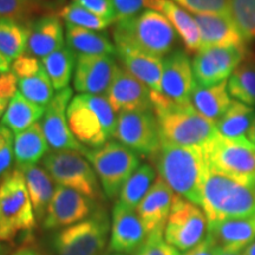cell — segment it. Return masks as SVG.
Masks as SVG:
<instances>
[{
	"instance_id": "83f0119b",
	"label": "cell",
	"mask_w": 255,
	"mask_h": 255,
	"mask_svg": "<svg viewBox=\"0 0 255 255\" xmlns=\"http://www.w3.org/2000/svg\"><path fill=\"white\" fill-rule=\"evenodd\" d=\"M66 43L76 55L116 56V46L111 43L107 33L88 30L66 24Z\"/></svg>"
},
{
	"instance_id": "f6af8a7d",
	"label": "cell",
	"mask_w": 255,
	"mask_h": 255,
	"mask_svg": "<svg viewBox=\"0 0 255 255\" xmlns=\"http://www.w3.org/2000/svg\"><path fill=\"white\" fill-rule=\"evenodd\" d=\"M18 92V78L13 72L0 75V100L9 102Z\"/></svg>"
},
{
	"instance_id": "9f6ffc18",
	"label": "cell",
	"mask_w": 255,
	"mask_h": 255,
	"mask_svg": "<svg viewBox=\"0 0 255 255\" xmlns=\"http://www.w3.org/2000/svg\"><path fill=\"white\" fill-rule=\"evenodd\" d=\"M8 103H9V102H7V101L0 100V117H1L2 115L5 114V111H6V109H7V107H8Z\"/></svg>"
},
{
	"instance_id": "d4e9b609",
	"label": "cell",
	"mask_w": 255,
	"mask_h": 255,
	"mask_svg": "<svg viewBox=\"0 0 255 255\" xmlns=\"http://www.w3.org/2000/svg\"><path fill=\"white\" fill-rule=\"evenodd\" d=\"M18 169L24 175L37 221H44L56 190L55 181L45 169L37 164L20 165Z\"/></svg>"
},
{
	"instance_id": "9c48e42d",
	"label": "cell",
	"mask_w": 255,
	"mask_h": 255,
	"mask_svg": "<svg viewBox=\"0 0 255 255\" xmlns=\"http://www.w3.org/2000/svg\"><path fill=\"white\" fill-rule=\"evenodd\" d=\"M203 151L210 169L241 183L255 184V145L248 138L231 141L218 133Z\"/></svg>"
},
{
	"instance_id": "cb8c5ba5",
	"label": "cell",
	"mask_w": 255,
	"mask_h": 255,
	"mask_svg": "<svg viewBox=\"0 0 255 255\" xmlns=\"http://www.w3.org/2000/svg\"><path fill=\"white\" fill-rule=\"evenodd\" d=\"M159 12L173 25L182 38L188 52L197 53L201 50V33L195 18L171 0H150L149 7Z\"/></svg>"
},
{
	"instance_id": "7a4b0ae2",
	"label": "cell",
	"mask_w": 255,
	"mask_h": 255,
	"mask_svg": "<svg viewBox=\"0 0 255 255\" xmlns=\"http://www.w3.org/2000/svg\"><path fill=\"white\" fill-rule=\"evenodd\" d=\"M113 37L117 50L162 58L176 43V31L163 14L145 9L135 17L116 21Z\"/></svg>"
},
{
	"instance_id": "ba28073f",
	"label": "cell",
	"mask_w": 255,
	"mask_h": 255,
	"mask_svg": "<svg viewBox=\"0 0 255 255\" xmlns=\"http://www.w3.org/2000/svg\"><path fill=\"white\" fill-rule=\"evenodd\" d=\"M110 219L98 208L83 221L59 229L52 239L55 255H101L107 246Z\"/></svg>"
},
{
	"instance_id": "11a10c76",
	"label": "cell",
	"mask_w": 255,
	"mask_h": 255,
	"mask_svg": "<svg viewBox=\"0 0 255 255\" xmlns=\"http://www.w3.org/2000/svg\"><path fill=\"white\" fill-rule=\"evenodd\" d=\"M216 255H241L240 253H234V252H229V251H226L223 250L221 247H218V252H216Z\"/></svg>"
},
{
	"instance_id": "e575fe53",
	"label": "cell",
	"mask_w": 255,
	"mask_h": 255,
	"mask_svg": "<svg viewBox=\"0 0 255 255\" xmlns=\"http://www.w3.org/2000/svg\"><path fill=\"white\" fill-rule=\"evenodd\" d=\"M155 169L149 164H142L128 178L120 193V200L123 205L136 210L144 196L155 182Z\"/></svg>"
},
{
	"instance_id": "74e56055",
	"label": "cell",
	"mask_w": 255,
	"mask_h": 255,
	"mask_svg": "<svg viewBox=\"0 0 255 255\" xmlns=\"http://www.w3.org/2000/svg\"><path fill=\"white\" fill-rule=\"evenodd\" d=\"M229 14L245 41L255 39V0H229Z\"/></svg>"
},
{
	"instance_id": "6da1fadb",
	"label": "cell",
	"mask_w": 255,
	"mask_h": 255,
	"mask_svg": "<svg viewBox=\"0 0 255 255\" xmlns=\"http://www.w3.org/2000/svg\"><path fill=\"white\" fill-rule=\"evenodd\" d=\"M151 158L159 177L171 188L175 195L201 206L202 186L208 170L202 148L161 142L158 151Z\"/></svg>"
},
{
	"instance_id": "4fadbf2b",
	"label": "cell",
	"mask_w": 255,
	"mask_h": 255,
	"mask_svg": "<svg viewBox=\"0 0 255 255\" xmlns=\"http://www.w3.org/2000/svg\"><path fill=\"white\" fill-rule=\"evenodd\" d=\"M250 50L246 44L201 49L191 62L197 85L212 87L227 81L234 70L246 58Z\"/></svg>"
},
{
	"instance_id": "f546056e",
	"label": "cell",
	"mask_w": 255,
	"mask_h": 255,
	"mask_svg": "<svg viewBox=\"0 0 255 255\" xmlns=\"http://www.w3.org/2000/svg\"><path fill=\"white\" fill-rule=\"evenodd\" d=\"M254 119V108L239 101H233L228 110L215 122L216 131L219 136L231 141L246 139Z\"/></svg>"
},
{
	"instance_id": "8992f818",
	"label": "cell",
	"mask_w": 255,
	"mask_h": 255,
	"mask_svg": "<svg viewBox=\"0 0 255 255\" xmlns=\"http://www.w3.org/2000/svg\"><path fill=\"white\" fill-rule=\"evenodd\" d=\"M36 222L24 175L17 168L0 182V241L31 237Z\"/></svg>"
},
{
	"instance_id": "4dcf8cb0",
	"label": "cell",
	"mask_w": 255,
	"mask_h": 255,
	"mask_svg": "<svg viewBox=\"0 0 255 255\" xmlns=\"http://www.w3.org/2000/svg\"><path fill=\"white\" fill-rule=\"evenodd\" d=\"M44 113L45 108L32 103L18 91L9 101L7 109L2 115L1 124L15 135L37 123Z\"/></svg>"
},
{
	"instance_id": "6f0895ef",
	"label": "cell",
	"mask_w": 255,
	"mask_h": 255,
	"mask_svg": "<svg viewBox=\"0 0 255 255\" xmlns=\"http://www.w3.org/2000/svg\"><path fill=\"white\" fill-rule=\"evenodd\" d=\"M8 247H6L1 241H0V255H7Z\"/></svg>"
},
{
	"instance_id": "2e32d148",
	"label": "cell",
	"mask_w": 255,
	"mask_h": 255,
	"mask_svg": "<svg viewBox=\"0 0 255 255\" xmlns=\"http://www.w3.org/2000/svg\"><path fill=\"white\" fill-rule=\"evenodd\" d=\"M196 82L189 57L184 51L176 50L163 59L161 95L174 104L191 103V94Z\"/></svg>"
},
{
	"instance_id": "9a60e30c",
	"label": "cell",
	"mask_w": 255,
	"mask_h": 255,
	"mask_svg": "<svg viewBox=\"0 0 255 255\" xmlns=\"http://www.w3.org/2000/svg\"><path fill=\"white\" fill-rule=\"evenodd\" d=\"M97 209L95 201L83 194L71 188L57 186L43 226L47 231L66 228L88 219Z\"/></svg>"
},
{
	"instance_id": "d6a6232c",
	"label": "cell",
	"mask_w": 255,
	"mask_h": 255,
	"mask_svg": "<svg viewBox=\"0 0 255 255\" xmlns=\"http://www.w3.org/2000/svg\"><path fill=\"white\" fill-rule=\"evenodd\" d=\"M77 55L69 46L55 51L44 59H41L44 69L52 83L56 91L69 88L73 70L76 68Z\"/></svg>"
},
{
	"instance_id": "836d02e7",
	"label": "cell",
	"mask_w": 255,
	"mask_h": 255,
	"mask_svg": "<svg viewBox=\"0 0 255 255\" xmlns=\"http://www.w3.org/2000/svg\"><path fill=\"white\" fill-rule=\"evenodd\" d=\"M27 25L12 19L0 18V53L9 62H14L26 52Z\"/></svg>"
},
{
	"instance_id": "ac0fdd59",
	"label": "cell",
	"mask_w": 255,
	"mask_h": 255,
	"mask_svg": "<svg viewBox=\"0 0 255 255\" xmlns=\"http://www.w3.org/2000/svg\"><path fill=\"white\" fill-rule=\"evenodd\" d=\"M105 97L116 114L154 110L150 89L124 68L117 66Z\"/></svg>"
},
{
	"instance_id": "484cf974",
	"label": "cell",
	"mask_w": 255,
	"mask_h": 255,
	"mask_svg": "<svg viewBox=\"0 0 255 255\" xmlns=\"http://www.w3.org/2000/svg\"><path fill=\"white\" fill-rule=\"evenodd\" d=\"M116 56L121 60L122 68L145 84L151 92H161L163 59L128 50H117Z\"/></svg>"
},
{
	"instance_id": "1f68e13d",
	"label": "cell",
	"mask_w": 255,
	"mask_h": 255,
	"mask_svg": "<svg viewBox=\"0 0 255 255\" xmlns=\"http://www.w3.org/2000/svg\"><path fill=\"white\" fill-rule=\"evenodd\" d=\"M228 92L241 103L255 107V56L251 51L231 75Z\"/></svg>"
},
{
	"instance_id": "f35d334b",
	"label": "cell",
	"mask_w": 255,
	"mask_h": 255,
	"mask_svg": "<svg viewBox=\"0 0 255 255\" xmlns=\"http://www.w3.org/2000/svg\"><path fill=\"white\" fill-rule=\"evenodd\" d=\"M37 14L41 13L25 0H0V18L12 19L20 24L27 25Z\"/></svg>"
},
{
	"instance_id": "f5cc1de1",
	"label": "cell",
	"mask_w": 255,
	"mask_h": 255,
	"mask_svg": "<svg viewBox=\"0 0 255 255\" xmlns=\"http://www.w3.org/2000/svg\"><path fill=\"white\" fill-rule=\"evenodd\" d=\"M241 255H255V240L242 251Z\"/></svg>"
},
{
	"instance_id": "8d00e7d4",
	"label": "cell",
	"mask_w": 255,
	"mask_h": 255,
	"mask_svg": "<svg viewBox=\"0 0 255 255\" xmlns=\"http://www.w3.org/2000/svg\"><path fill=\"white\" fill-rule=\"evenodd\" d=\"M57 15L64 19L66 24L94 31H103L109 25L113 24L110 20H107L100 15L92 13L89 9L84 8L75 1L66 4L57 13Z\"/></svg>"
},
{
	"instance_id": "e0dca14e",
	"label": "cell",
	"mask_w": 255,
	"mask_h": 255,
	"mask_svg": "<svg viewBox=\"0 0 255 255\" xmlns=\"http://www.w3.org/2000/svg\"><path fill=\"white\" fill-rule=\"evenodd\" d=\"M117 66L114 56L78 55L73 72L75 90L79 94L104 96Z\"/></svg>"
},
{
	"instance_id": "3957f363",
	"label": "cell",
	"mask_w": 255,
	"mask_h": 255,
	"mask_svg": "<svg viewBox=\"0 0 255 255\" xmlns=\"http://www.w3.org/2000/svg\"><path fill=\"white\" fill-rule=\"evenodd\" d=\"M152 107L159 124L161 142L205 148L218 135L215 122L197 113L193 104H174L151 92Z\"/></svg>"
},
{
	"instance_id": "30bf717a",
	"label": "cell",
	"mask_w": 255,
	"mask_h": 255,
	"mask_svg": "<svg viewBox=\"0 0 255 255\" xmlns=\"http://www.w3.org/2000/svg\"><path fill=\"white\" fill-rule=\"evenodd\" d=\"M85 156L77 151H52L43 158V167L57 186L78 191L92 201L102 199L100 180Z\"/></svg>"
},
{
	"instance_id": "d6986e66",
	"label": "cell",
	"mask_w": 255,
	"mask_h": 255,
	"mask_svg": "<svg viewBox=\"0 0 255 255\" xmlns=\"http://www.w3.org/2000/svg\"><path fill=\"white\" fill-rule=\"evenodd\" d=\"M146 237L148 234L136 210L117 201L111 213L109 251L116 254L136 253Z\"/></svg>"
},
{
	"instance_id": "7bdbcfd3",
	"label": "cell",
	"mask_w": 255,
	"mask_h": 255,
	"mask_svg": "<svg viewBox=\"0 0 255 255\" xmlns=\"http://www.w3.org/2000/svg\"><path fill=\"white\" fill-rule=\"evenodd\" d=\"M43 68L44 65L40 59L25 53V55L19 57L18 59H15L12 64V72L17 76L18 79H21L36 75Z\"/></svg>"
},
{
	"instance_id": "7dc6e473",
	"label": "cell",
	"mask_w": 255,
	"mask_h": 255,
	"mask_svg": "<svg viewBox=\"0 0 255 255\" xmlns=\"http://www.w3.org/2000/svg\"><path fill=\"white\" fill-rule=\"evenodd\" d=\"M33 5L41 14H53V12L58 13L64 6L66 0H25Z\"/></svg>"
},
{
	"instance_id": "8fae6325",
	"label": "cell",
	"mask_w": 255,
	"mask_h": 255,
	"mask_svg": "<svg viewBox=\"0 0 255 255\" xmlns=\"http://www.w3.org/2000/svg\"><path fill=\"white\" fill-rule=\"evenodd\" d=\"M208 231V220L195 203L175 195L164 228V239L178 251H188L202 240Z\"/></svg>"
},
{
	"instance_id": "b9f144b4",
	"label": "cell",
	"mask_w": 255,
	"mask_h": 255,
	"mask_svg": "<svg viewBox=\"0 0 255 255\" xmlns=\"http://www.w3.org/2000/svg\"><path fill=\"white\" fill-rule=\"evenodd\" d=\"M110 1L116 12V21H119L141 13L143 8L149 7L150 0H110Z\"/></svg>"
},
{
	"instance_id": "5b68a950",
	"label": "cell",
	"mask_w": 255,
	"mask_h": 255,
	"mask_svg": "<svg viewBox=\"0 0 255 255\" xmlns=\"http://www.w3.org/2000/svg\"><path fill=\"white\" fill-rule=\"evenodd\" d=\"M66 117L73 136L84 146L100 148L115 135L117 115L105 96H75L66 110Z\"/></svg>"
},
{
	"instance_id": "816d5d0a",
	"label": "cell",
	"mask_w": 255,
	"mask_h": 255,
	"mask_svg": "<svg viewBox=\"0 0 255 255\" xmlns=\"http://www.w3.org/2000/svg\"><path fill=\"white\" fill-rule=\"evenodd\" d=\"M9 69H11V62L0 53V75L9 72Z\"/></svg>"
},
{
	"instance_id": "7402d4cb",
	"label": "cell",
	"mask_w": 255,
	"mask_h": 255,
	"mask_svg": "<svg viewBox=\"0 0 255 255\" xmlns=\"http://www.w3.org/2000/svg\"><path fill=\"white\" fill-rule=\"evenodd\" d=\"M201 33V49L246 44L231 14H195Z\"/></svg>"
},
{
	"instance_id": "60d3db41",
	"label": "cell",
	"mask_w": 255,
	"mask_h": 255,
	"mask_svg": "<svg viewBox=\"0 0 255 255\" xmlns=\"http://www.w3.org/2000/svg\"><path fill=\"white\" fill-rule=\"evenodd\" d=\"M163 233L156 232L149 234L135 255H181L177 248L165 241Z\"/></svg>"
},
{
	"instance_id": "c3c4849f",
	"label": "cell",
	"mask_w": 255,
	"mask_h": 255,
	"mask_svg": "<svg viewBox=\"0 0 255 255\" xmlns=\"http://www.w3.org/2000/svg\"><path fill=\"white\" fill-rule=\"evenodd\" d=\"M14 159V150H13V143L12 144L6 145L4 149L0 150V182L4 180V177L8 174L9 168Z\"/></svg>"
},
{
	"instance_id": "680465c9",
	"label": "cell",
	"mask_w": 255,
	"mask_h": 255,
	"mask_svg": "<svg viewBox=\"0 0 255 255\" xmlns=\"http://www.w3.org/2000/svg\"><path fill=\"white\" fill-rule=\"evenodd\" d=\"M114 255H126V254H114Z\"/></svg>"
},
{
	"instance_id": "bcb514c9",
	"label": "cell",
	"mask_w": 255,
	"mask_h": 255,
	"mask_svg": "<svg viewBox=\"0 0 255 255\" xmlns=\"http://www.w3.org/2000/svg\"><path fill=\"white\" fill-rule=\"evenodd\" d=\"M218 244L210 234H207L199 244L184 252L183 255H216Z\"/></svg>"
},
{
	"instance_id": "f907efd6",
	"label": "cell",
	"mask_w": 255,
	"mask_h": 255,
	"mask_svg": "<svg viewBox=\"0 0 255 255\" xmlns=\"http://www.w3.org/2000/svg\"><path fill=\"white\" fill-rule=\"evenodd\" d=\"M11 255H46V254L41 253L40 251H38L37 248H33V247H21Z\"/></svg>"
},
{
	"instance_id": "d590c367",
	"label": "cell",
	"mask_w": 255,
	"mask_h": 255,
	"mask_svg": "<svg viewBox=\"0 0 255 255\" xmlns=\"http://www.w3.org/2000/svg\"><path fill=\"white\" fill-rule=\"evenodd\" d=\"M19 92L32 103L46 108L55 97V88L45 69L27 78L18 79Z\"/></svg>"
},
{
	"instance_id": "44dd1931",
	"label": "cell",
	"mask_w": 255,
	"mask_h": 255,
	"mask_svg": "<svg viewBox=\"0 0 255 255\" xmlns=\"http://www.w3.org/2000/svg\"><path fill=\"white\" fill-rule=\"evenodd\" d=\"M26 55L44 59L64 46L63 25L57 14H45L27 24Z\"/></svg>"
},
{
	"instance_id": "db71d44e",
	"label": "cell",
	"mask_w": 255,
	"mask_h": 255,
	"mask_svg": "<svg viewBox=\"0 0 255 255\" xmlns=\"http://www.w3.org/2000/svg\"><path fill=\"white\" fill-rule=\"evenodd\" d=\"M247 138L255 145V119L253 121V123H252V127L250 129V132H248L247 135Z\"/></svg>"
},
{
	"instance_id": "603a6c76",
	"label": "cell",
	"mask_w": 255,
	"mask_h": 255,
	"mask_svg": "<svg viewBox=\"0 0 255 255\" xmlns=\"http://www.w3.org/2000/svg\"><path fill=\"white\" fill-rule=\"evenodd\" d=\"M208 234L223 250L240 253L255 240V214L208 223Z\"/></svg>"
},
{
	"instance_id": "f1b7e54d",
	"label": "cell",
	"mask_w": 255,
	"mask_h": 255,
	"mask_svg": "<svg viewBox=\"0 0 255 255\" xmlns=\"http://www.w3.org/2000/svg\"><path fill=\"white\" fill-rule=\"evenodd\" d=\"M49 148L40 122L14 135L13 150L18 167L37 164L47 155Z\"/></svg>"
},
{
	"instance_id": "277c9868",
	"label": "cell",
	"mask_w": 255,
	"mask_h": 255,
	"mask_svg": "<svg viewBox=\"0 0 255 255\" xmlns=\"http://www.w3.org/2000/svg\"><path fill=\"white\" fill-rule=\"evenodd\" d=\"M202 207L208 223L255 214V184L241 183L208 167L202 186Z\"/></svg>"
},
{
	"instance_id": "681fc988",
	"label": "cell",
	"mask_w": 255,
	"mask_h": 255,
	"mask_svg": "<svg viewBox=\"0 0 255 255\" xmlns=\"http://www.w3.org/2000/svg\"><path fill=\"white\" fill-rule=\"evenodd\" d=\"M14 142V135L11 130L0 124V150L4 149L6 145L12 144Z\"/></svg>"
},
{
	"instance_id": "52a82bcc",
	"label": "cell",
	"mask_w": 255,
	"mask_h": 255,
	"mask_svg": "<svg viewBox=\"0 0 255 255\" xmlns=\"http://www.w3.org/2000/svg\"><path fill=\"white\" fill-rule=\"evenodd\" d=\"M85 157L94 168L102 190L109 200L120 196L124 183L141 165L137 152L114 141L107 142L100 148L88 149Z\"/></svg>"
},
{
	"instance_id": "ab89813d",
	"label": "cell",
	"mask_w": 255,
	"mask_h": 255,
	"mask_svg": "<svg viewBox=\"0 0 255 255\" xmlns=\"http://www.w3.org/2000/svg\"><path fill=\"white\" fill-rule=\"evenodd\" d=\"M195 14H229V0H171Z\"/></svg>"
},
{
	"instance_id": "5bb4252c",
	"label": "cell",
	"mask_w": 255,
	"mask_h": 255,
	"mask_svg": "<svg viewBox=\"0 0 255 255\" xmlns=\"http://www.w3.org/2000/svg\"><path fill=\"white\" fill-rule=\"evenodd\" d=\"M72 92L71 88L57 91L55 97L45 108L41 128L49 146L53 151L71 150L85 156L88 149L73 136L66 117V110L73 98Z\"/></svg>"
},
{
	"instance_id": "4316f807",
	"label": "cell",
	"mask_w": 255,
	"mask_h": 255,
	"mask_svg": "<svg viewBox=\"0 0 255 255\" xmlns=\"http://www.w3.org/2000/svg\"><path fill=\"white\" fill-rule=\"evenodd\" d=\"M190 102L197 113L216 122L228 110L233 102L228 92V82L223 81L212 87H201L196 84Z\"/></svg>"
},
{
	"instance_id": "ffe728a7",
	"label": "cell",
	"mask_w": 255,
	"mask_h": 255,
	"mask_svg": "<svg viewBox=\"0 0 255 255\" xmlns=\"http://www.w3.org/2000/svg\"><path fill=\"white\" fill-rule=\"evenodd\" d=\"M174 196L175 193L171 188L158 177L136 208L137 215L141 219L146 234L164 232Z\"/></svg>"
},
{
	"instance_id": "7c38bea8",
	"label": "cell",
	"mask_w": 255,
	"mask_h": 255,
	"mask_svg": "<svg viewBox=\"0 0 255 255\" xmlns=\"http://www.w3.org/2000/svg\"><path fill=\"white\" fill-rule=\"evenodd\" d=\"M114 137L138 155L152 157L161 146L159 124L154 110L119 113Z\"/></svg>"
},
{
	"instance_id": "ee69618b",
	"label": "cell",
	"mask_w": 255,
	"mask_h": 255,
	"mask_svg": "<svg viewBox=\"0 0 255 255\" xmlns=\"http://www.w3.org/2000/svg\"><path fill=\"white\" fill-rule=\"evenodd\" d=\"M73 1L89 9L92 13L110 20L111 23H116V12L110 0H73Z\"/></svg>"
}]
</instances>
